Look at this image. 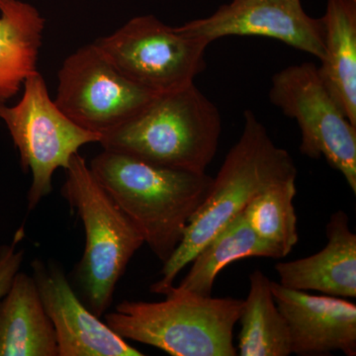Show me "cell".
<instances>
[{"label":"cell","mask_w":356,"mask_h":356,"mask_svg":"<svg viewBox=\"0 0 356 356\" xmlns=\"http://www.w3.org/2000/svg\"><path fill=\"white\" fill-rule=\"evenodd\" d=\"M161 302L123 301L105 323L125 339L172 356H236L234 329L243 300L202 296L172 286Z\"/></svg>","instance_id":"277c9868"},{"label":"cell","mask_w":356,"mask_h":356,"mask_svg":"<svg viewBox=\"0 0 356 356\" xmlns=\"http://www.w3.org/2000/svg\"><path fill=\"white\" fill-rule=\"evenodd\" d=\"M296 178L269 187L243 211L255 234L287 257L299 241L294 201Z\"/></svg>","instance_id":"d6986e66"},{"label":"cell","mask_w":356,"mask_h":356,"mask_svg":"<svg viewBox=\"0 0 356 356\" xmlns=\"http://www.w3.org/2000/svg\"><path fill=\"white\" fill-rule=\"evenodd\" d=\"M278 309L289 327L292 353L356 355V306L344 298L316 296L270 280Z\"/></svg>","instance_id":"7c38bea8"},{"label":"cell","mask_w":356,"mask_h":356,"mask_svg":"<svg viewBox=\"0 0 356 356\" xmlns=\"http://www.w3.org/2000/svg\"><path fill=\"white\" fill-rule=\"evenodd\" d=\"M93 44L124 76L156 95L194 83L209 46L154 15L134 17Z\"/></svg>","instance_id":"52a82bcc"},{"label":"cell","mask_w":356,"mask_h":356,"mask_svg":"<svg viewBox=\"0 0 356 356\" xmlns=\"http://www.w3.org/2000/svg\"><path fill=\"white\" fill-rule=\"evenodd\" d=\"M33 278L55 329L58 356H143L76 296L57 262L36 259Z\"/></svg>","instance_id":"8fae6325"},{"label":"cell","mask_w":356,"mask_h":356,"mask_svg":"<svg viewBox=\"0 0 356 356\" xmlns=\"http://www.w3.org/2000/svg\"><path fill=\"white\" fill-rule=\"evenodd\" d=\"M221 115L195 84L156 95L137 114L103 133L105 151L153 165L203 173L219 147Z\"/></svg>","instance_id":"3957f363"},{"label":"cell","mask_w":356,"mask_h":356,"mask_svg":"<svg viewBox=\"0 0 356 356\" xmlns=\"http://www.w3.org/2000/svg\"><path fill=\"white\" fill-rule=\"evenodd\" d=\"M238 322L241 356L292 355L289 327L273 298L270 280L261 270L250 275V291L243 300Z\"/></svg>","instance_id":"ac0fdd59"},{"label":"cell","mask_w":356,"mask_h":356,"mask_svg":"<svg viewBox=\"0 0 356 356\" xmlns=\"http://www.w3.org/2000/svg\"><path fill=\"white\" fill-rule=\"evenodd\" d=\"M185 36L210 44L228 36H261L322 60L325 26L306 13L301 0H233L208 17L178 26Z\"/></svg>","instance_id":"30bf717a"},{"label":"cell","mask_w":356,"mask_h":356,"mask_svg":"<svg viewBox=\"0 0 356 356\" xmlns=\"http://www.w3.org/2000/svg\"><path fill=\"white\" fill-rule=\"evenodd\" d=\"M24 236V228L21 227L14 235L13 242L0 247V300L6 296L13 285L16 274L19 273L25 250L18 248V245Z\"/></svg>","instance_id":"ffe728a7"},{"label":"cell","mask_w":356,"mask_h":356,"mask_svg":"<svg viewBox=\"0 0 356 356\" xmlns=\"http://www.w3.org/2000/svg\"><path fill=\"white\" fill-rule=\"evenodd\" d=\"M0 356H58L55 329L33 276L18 273L0 300Z\"/></svg>","instance_id":"5bb4252c"},{"label":"cell","mask_w":356,"mask_h":356,"mask_svg":"<svg viewBox=\"0 0 356 356\" xmlns=\"http://www.w3.org/2000/svg\"><path fill=\"white\" fill-rule=\"evenodd\" d=\"M325 234L327 245L317 254L276 264L280 283L289 289L355 298L356 235L348 226V214L343 211L332 214Z\"/></svg>","instance_id":"4fadbf2b"},{"label":"cell","mask_w":356,"mask_h":356,"mask_svg":"<svg viewBox=\"0 0 356 356\" xmlns=\"http://www.w3.org/2000/svg\"><path fill=\"white\" fill-rule=\"evenodd\" d=\"M248 257H284L277 248L261 240L241 213L195 255L188 273L178 286L202 296H212L215 280L222 269Z\"/></svg>","instance_id":"e0dca14e"},{"label":"cell","mask_w":356,"mask_h":356,"mask_svg":"<svg viewBox=\"0 0 356 356\" xmlns=\"http://www.w3.org/2000/svg\"><path fill=\"white\" fill-rule=\"evenodd\" d=\"M243 129L218 172L205 201L191 218L184 238L163 264L161 280L151 292L165 295L178 274L193 261L204 245L250 201L273 185L297 178L296 165L286 149L276 146L252 110L243 114Z\"/></svg>","instance_id":"6da1fadb"},{"label":"cell","mask_w":356,"mask_h":356,"mask_svg":"<svg viewBox=\"0 0 356 356\" xmlns=\"http://www.w3.org/2000/svg\"><path fill=\"white\" fill-rule=\"evenodd\" d=\"M44 19L31 4L0 0V107L37 72Z\"/></svg>","instance_id":"9a60e30c"},{"label":"cell","mask_w":356,"mask_h":356,"mask_svg":"<svg viewBox=\"0 0 356 356\" xmlns=\"http://www.w3.org/2000/svg\"><path fill=\"white\" fill-rule=\"evenodd\" d=\"M269 99L298 123L302 154L325 158L356 194V126L325 88L317 65L302 63L276 72L271 79Z\"/></svg>","instance_id":"ba28073f"},{"label":"cell","mask_w":356,"mask_h":356,"mask_svg":"<svg viewBox=\"0 0 356 356\" xmlns=\"http://www.w3.org/2000/svg\"><path fill=\"white\" fill-rule=\"evenodd\" d=\"M58 79L54 100L58 108L77 125L100 135L128 120L156 96L124 76L93 43L65 58Z\"/></svg>","instance_id":"9c48e42d"},{"label":"cell","mask_w":356,"mask_h":356,"mask_svg":"<svg viewBox=\"0 0 356 356\" xmlns=\"http://www.w3.org/2000/svg\"><path fill=\"white\" fill-rule=\"evenodd\" d=\"M65 170L62 195L81 218L86 233L76 277L89 310L100 318L108 310L117 283L145 240L96 179L83 156L74 154Z\"/></svg>","instance_id":"5b68a950"},{"label":"cell","mask_w":356,"mask_h":356,"mask_svg":"<svg viewBox=\"0 0 356 356\" xmlns=\"http://www.w3.org/2000/svg\"><path fill=\"white\" fill-rule=\"evenodd\" d=\"M89 168L163 264L179 245L213 182L206 172L163 168L105 149Z\"/></svg>","instance_id":"7a4b0ae2"},{"label":"cell","mask_w":356,"mask_h":356,"mask_svg":"<svg viewBox=\"0 0 356 356\" xmlns=\"http://www.w3.org/2000/svg\"><path fill=\"white\" fill-rule=\"evenodd\" d=\"M22 89L15 105L0 107V119L19 152L21 168L32 173L27 203L33 211L53 191L56 170H65L81 147L99 144L102 135L77 125L58 108L38 70L25 79Z\"/></svg>","instance_id":"8992f818"},{"label":"cell","mask_w":356,"mask_h":356,"mask_svg":"<svg viewBox=\"0 0 356 356\" xmlns=\"http://www.w3.org/2000/svg\"><path fill=\"white\" fill-rule=\"evenodd\" d=\"M325 55L318 67L325 88L356 126V0H327Z\"/></svg>","instance_id":"2e32d148"}]
</instances>
